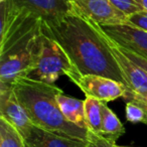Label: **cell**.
I'll return each instance as SVG.
<instances>
[{
    "mask_svg": "<svg viewBox=\"0 0 147 147\" xmlns=\"http://www.w3.org/2000/svg\"><path fill=\"white\" fill-rule=\"evenodd\" d=\"M41 32L61 45L81 75L106 77L127 87L101 26L76 7L59 22L53 25L42 24Z\"/></svg>",
    "mask_w": 147,
    "mask_h": 147,
    "instance_id": "cell-1",
    "label": "cell"
},
{
    "mask_svg": "<svg viewBox=\"0 0 147 147\" xmlns=\"http://www.w3.org/2000/svg\"><path fill=\"white\" fill-rule=\"evenodd\" d=\"M123 99L126 102H132L143 109V111L145 112V116H146L144 124H147V95H138L132 94V93H127L126 96Z\"/></svg>",
    "mask_w": 147,
    "mask_h": 147,
    "instance_id": "cell-19",
    "label": "cell"
},
{
    "mask_svg": "<svg viewBox=\"0 0 147 147\" xmlns=\"http://www.w3.org/2000/svg\"><path fill=\"white\" fill-rule=\"evenodd\" d=\"M61 76H67L73 82L81 74L61 45L40 32L35 49L33 69L27 78L55 85Z\"/></svg>",
    "mask_w": 147,
    "mask_h": 147,
    "instance_id": "cell-4",
    "label": "cell"
},
{
    "mask_svg": "<svg viewBox=\"0 0 147 147\" xmlns=\"http://www.w3.org/2000/svg\"><path fill=\"white\" fill-rule=\"evenodd\" d=\"M125 115H126V120L130 123L133 124L145 123V118H146L145 112L141 107L132 102H126Z\"/></svg>",
    "mask_w": 147,
    "mask_h": 147,
    "instance_id": "cell-16",
    "label": "cell"
},
{
    "mask_svg": "<svg viewBox=\"0 0 147 147\" xmlns=\"http://www.w3.org/2000/svg\"><path fill=\"white\" fill-rule=\"evenodd\" d=\"M141 7H142L143 10L147 11V0H135Z\"/></svg>",
    "mask_w": 147,
    "mask_h": 147,
    "instance_id": "cell-22",
    "label": "cell"
},
{
    "mask_svg": "<svg viewBox=\"0 0 147 147\" xmlns=\"http://www.w3.org/2000/svg\"><path fill=\"white\" fill-rule=\"evenodd\" d=\"M59 109L67 121L73 124L88 130L85 117V101L67 96L63 92L57 97Z\"/></svg>",
    "mask_w": 147,
    "mask_h": 147,
    "instance_id": "cell-12",
    "label": "cell"
},
{
    "mask_svg": "<svg viewBox=\"0 0 147 147\" xmlns=\"http://www.w3.org/2000/svg\"><path fill=\"white\" fill-rule=\"evenodd\" d=\"M73 83L81 89L86 97L106 103L124 98L129 92L123 83L97 75H81Z\"/></svg>",
    "mask_w": 147,
    "mask_h": 147,
    "instance_id": "cell-5",
    "label": "cell"
},
{
    "mask_svg": "<svg viewBox=\"0 0 147 147\" xmlns=\"http://www.w3.org/2000/svg\"><path fill=\"white\" fill-rule=\"evenodd\" d=\"M74 6L100 26L126 24L127 16L115 8L109 0H71Z\"/></svg>",
    "mask_w": 147,
    "mask_h": 147,
    "instance_id": "cell-9",
    "label": "cell"
},
{
    "mask_svg": "<svg viewBox=\"0 0 147 147\" xmlns=\"http://www.w3.org/2000/svg\"><path fill=\"white\" fill-rule=\"evenodd\" d=\"M112 147H129V146H123V145H117L116 143L115 144H113Z\"/></svg>",
    "mask_w": 147,
    "mask_h": 147,
    "instance_id": "cell-23",
    "label": "cell"
},
{
    "mask_svg": "<svg viewBox=\"0 0 147 147\" xmlns=\"http://www.w3.org/2000/svg\"><path fill=\"white\" fill-rule=\"evenodd\" d=\"M147 32V11L141 10L127 16V23Z\"/></svg>",
    "mask_w": 147,
    "mask_h": 147,
    "instance_id": "cell-18",
    "label": "cell"
},
{
    "mask_svg": "<svg viewBox=\"0 0 147 147\" xmlns=\"http://www.w3.org/2000/svg\"><path fill=\"white\" fill-rule=\"evenodd\" d=\"M125 133V127L117 115L108 107L106 102H102V131L101 136L115 144L116 140Z\"/></svg>",
    "mask_w": 147,
    "mask_h": 147,
    "instance_id": "cell-13",
    "label": "cell"
},
{
    "mask_svg": "<svg viewBox=\"0 0 147 147\" xmlns=\"http://www.w3.org/2000/svg\"><path fill=\"white\" fill-rule=\"evenodd\" d=\"M0 117L12 125L24 139L34 126L15 96L12 84L0 83Z\"/></svg>",
    "mask_w": 147,
    "mask_h": 147,
    "instance_id": "cell-6",
    "label": "cell"
},
{
    "mask_svg": "<svg viewBox=\"0 0 147 147\" xmlns=\"http://www.w3.org/2000/svg\"><path fill=\"white\" fill-rule=\"evenodd\" d=\"M102 27V26H101ZM104 32L120 47L147 59V32L130 24L102 27Z\"/></svg>",
    "mask_w": 147,
    "mask_h": 147,
    "instance_id": "cell-10",
    "label": "cell"
},
{
    "mask_svg": "<svg viewBox=\"0 0 147 147\" xmlns=\"http://www.w3.org/2000/svg\"><path fill=\"white\" fill-rule=\"evenodd\" d=\"M16 6L26 9L40 19L42 24L53 25L74 11L71 0H12Z\"/></svg>",
    "mask_w": 147,
    "mask_h": 147,
    "instance_id": "cell-7",
    "label": "cell"
},
{
    "mask_svg": "<svg viewBox=\"0 0 147 147\" xmlns=\"http://www.w3.org/2000/svg\"><path fill=\"white\" fill-rule=\"evenodd\" d=\"M0 147H26L22 135L0 117Z\"/></svg>",
    "mask_w": 147,
    "mask_h": 147,
    "instance_id": "cell-15",
    "label": "cell"
},
{
    "mask_svg": "<svg viewBox=\"0 0 147 147\" xmlns=\"http://www.w3.org/2000/svg\"><path fill=\"white\" fill-rule=\"evenodd\" d=\"M113 143L100 135H96L89 131V139L87 147H112Z\"/></svg>",
    "mask_w": 147,
    "mask_h": 147,
    "instance_id": "cell-20",
    "label": "cell"
},
{
    "mask_svg": "<svg viewBox=\"0 0 147 147\" xmlns=\"http://www.w3.org/2000/svg\"><path fill=\"white\" fill-rule=\"evenodd\" d=\"M26 147H87L88 141L65 138L33 126L24 139Z\"/></svg>",
    "mask_w": 147,
    "mask_h": 147,
    "instance_id": "cell-11",
    "label": "cell"
},
{
    "mask_svg": "<svg viewBox=\"0 0 147 147\" xmlns=\"http://www.w3.org/2000/svg\"><path fill=\"white\" fill-rule=\"evenodd\" d=\"M3 1H5V0H0V2H3Z\"/></svg>",
    "mask_w": 147,
    "mask_h": 147,
    "instance_id": "cell-24",
    "label": "cell"
},
{
    "mask_svg": "<svg viewBox=\"0 0 147 147\" xmlns=\"http://www.w3.org/2000/svg\"><path fill=\"white\" fill-rule=\"evenodd\" d=\"M121 49H122V51L125 53V55H126L127 57L131 59V61H134V63H136V65H138V67H140L143 71H144L145 75L147 76V59H144V57H140V55H136V53H132V51H128V49H124V47H121Z\"/></svg>",
    "mask_w": 147,
    "mask_h": 147,
    "instance_id": "cell-21",
    "label": "cell"
},
{
    "mask_svg": "<svg viewBox=\"0 0 147 147\" xmlns=\"http://www.w3.org/2000/svg\"><path fill=\"white\" fill-rule=\"evenodd\" d=\"M109 2L126 16L143 10L135 0H109Z\"/></svg>",
    "mask_w": 147,
    "mask_h": 147,
    "instance_id": "cell-17",
    "label": "cell"
},
{
    "mask_svg": "<svg viewBox=\"0 0 147 147\" xmlns=\"http://www.w3.org/2000/svg\"><path fill=\"white\" fill-rule=\"evenodd\" d=\"M85 117L88 130L96 135L102 131V102L86 97L85 99Z\"/></svg>",
    "mask_w": 147,
    "mask_h": 147,
    "instance_id": "cell-14",
    "label": "cell"
},
{
    "mask_svg": "<svg viewBox=\"0 0 147 147\" xmlns=\"http://www.w3.org/2000/svg\"><path fill=\"white\" fill-rule=\"evenodd\" d=\"M12 86L15 96L35 127L65 138L88 141L89 130L71 123L61 113L57 100L61 89L27 77L18 78Z\"/></svg>",
    "mask_w": 147,
    "mask_h": 147,
    "instance_id": "cell-2",
    "label": "cell"
},
{
    "mask_svg": "<svg viewBox=\"0 0 147 147\" xmlns=\"http://www.w3.org/2000/svg\"><path fill=\"white\" fill-rule=\"evenodd\" d=\"M102 28V27H101ZM104 37L110 47L111 53H113L121 71H122L124 79L126 81L127 88L129 92L132 94L147 95V76L145 73L134 63L131 61L125 53L122 51L121 47L109 37L104 30L102 29Z\"/></svg>",
    "mask_w": 147,
    "mask_h": 147,
    "instance_id": "cell-8",
    "label": "cell"
},
{
    "mask_svg": "<svg viewBox=\"0 0 147 147\" xmlns=\"http://www.w3.org/2000/svg\"><path fill=\"white\" fill-rule=\"evenodd\" d=\"M40 32L39 27L0 43V83L13 84L18 78L30 75Z\"/></svg>",
    "mask_w": 147,
    "mask_h": 147,
    "instance_id": "cell-3",
    "label": "cell"
}]
</instances>
